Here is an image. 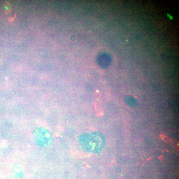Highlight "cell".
Segmentation results:
<instances>
[{
    "label": "cell",
    "instance_id": "2",
    "mask_svg": "<svg viewBox=\"0 0 179 179\" xmlns=\"http://www.w3.org/2000/svg\"><path fill=\"white\" fill-rule=\"evenodd\" d=\"M126 104L130 107H135L138 105L137 100L131 96L126 97L125 99Z\"/></svg>",
    "mask_w": 179,
    "mask_h": 179
},
{
    "label": "cell",
    "instance_id": "3",
    "mask_svg": "<svg viewBox=\"0 0 179 179\" xmlns=\"http://www.w3.org/2000/svg\"><path fill=\"white\" fill-rule=\"evenodd\" d=\"M3 10L4 12L6 13H8L11 11V5L7 2H6L4 5Z\"/></svg>",
    "mask_w": 179,
    "mask_h": 179
},
{
    "label": "cell",
    "instance_id": "1",
    "mask_svg": "<svg viewBox=\"0 0 179 179\" xmlns=\"http://www.w3.org/2000/svg\"><path fill=\"white\" fill-rule=\"evenodd\" d=\"M33 138L35 143L42 147H48L52 143L51 135L44 128L39 127L35 129L33 133Z\"/></svg>",
    "mask_w": 179,
    "mask_h": 179
}]
</instances>
